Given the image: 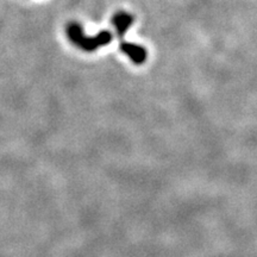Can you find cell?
Segmentation results:
<instances>
[{"instance_id":"6da1fadb","label":"cell","mask_w":257,"mask_h":257,"mask_svg":"<svg viewBox=\"0 0 257 257\" xmlns=\"http://www.w3.org/2000/svg\"><path fill=\"white\" fill-rule=\"evenodd\" d=\"M67 36L68 40L72 42L75 47H78L79 49L83 51H94L99 49L100 47L107 46L112 41V35L110 31H100L95 36H87V35L83 34L82 27L76 22H70L66 28Z\"/></svg>"},{"instance_id":"7a4b0ae2","label":"cell","mask_w":257,"mask_h":257,"mask_svg":"<svg viewBox=\"0 0 257 257\" xmlns=\"http://www.w3.org/2000/svg\"><path fill=\"white\" fill-rule=\"evenodd\" d=\"M119 49L121 53H124L135 64H142L147 61L148 53L146 48L142 46H138V44L130 43V42H125L121 40L119 44Z\"/></svg>"},{"instance_id":"3957f363","label":"cell","mask_w":257,"mask_h":257,"mask_svg":"<svg viewBox=\"0 0 257 257\" xmlns=\"http://www.w3.org/2000/svg\"><path fill=\"white\" fill-rule=\"evenodd\" d=\"M134 17L130 14L124 11L117 12L113 17H112V25H113L115 29V32H117V36L123 40L125 34L128 30V28L131 27L134 23Z\"/></svg>"}]
</instances>
